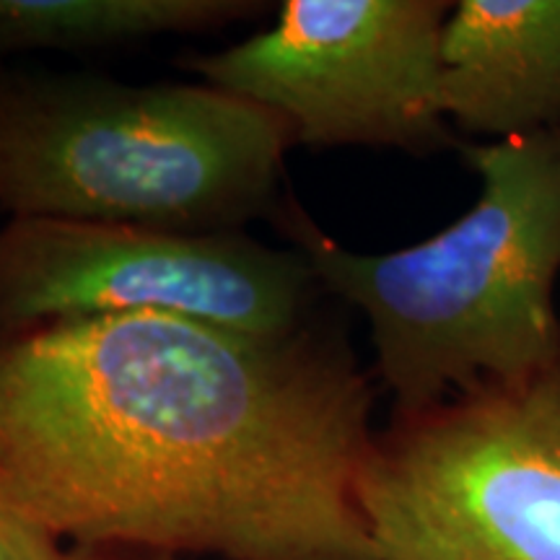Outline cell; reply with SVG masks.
Returning <instances> with one entry per match:
<instances>
[{
  "mask_svg": "<svg viewBox=\"0 0 560 560\" xmlns=\"http://www.w3.org/2000/svg\"><path fill=\"white\" fill-rule=\"evenodd\" d=\"M374 387L338 335L125 314L0 340V493L70 548L371 560Z\"/></svg>",
  "mask_w": 560,
  "mask_h": 560,
  "instance_id": "obj_1",
  "label": "cell"
},
{
  "mask_svg": "<svg viewBox=\"0 0 560 560\" xmlns=\"http://www.w3.org/2000/svg\"><path fill=\"white\" fill-rule=\"evenodd\" d=\"M0 560H70V548L0 493Z\"/></svg>",
  "mask_w": 560,
  "mask_h": 560,
  "instance_id": "obj_9",
  "label": "cell"
},
{
  "mask_svg": "<svg viewBox=\"0 0 560 560\" xmlns=\"http://www.w3.org/2000/svg\"><path fill=\"white\" fill-rule=\"evenodd\" d=\"M480 198L444 231L361 255L291 202L280 213L322 289L369 319L395 410H420L560 355V128L462 145Z\"/></svg>",
  "mask_w": 560,
  "mask_h": 560,
  "instance_id": "obj_2",
  "label": "cell"
},
{
  "mask_svg": "<svg viewBox=\"0 0 560 560\" xmlns=\"http://www.w3.org/2000/svg\"><path fill=\"white\" fill-rule=\"evenodd\" d=\"M289 120L215 86L0 73V213L240 231L276 210Z\"/></svg>",
  "mask_w": 560,
  "mask_h": 560,
  "instance_id": "obj_3",
  "label": "cell"
},
{
  "mask_svg": "<svg viewBox=\"0 0 560 560\" xmlns=\"http://www.w3.org/2000/svg\"><path fill=\"white\" fill-rule=\"evenodd\" d=\"M446 0H289L276 24L182 66L289 120L312 149L457 145L439 107Z\"/></svg>",
  "mask_w": 560,
  "mask_h": 560,
  "instance_id": "obj_6",
  "label": "cell"
},
{
  "mask_svg": "<svg viewBox=\"0 0 560 560\" xmlns=\"http://www.w3.org/2000/svg\"><path fill=\"white\" fill-rule=\"evenodd\" d=\"M260 9L252 0H0V55L202 34Z\"/></svg>",
  "mask_w": 560,
  "mask_h": 560,
  "instance_id": "obj_8",
  "label": "cell"
},
{
  "mask_svg": "<svg viewBox=\"0 0 560 560\" xmlns=\"http://www.w3.org/2000/svg\"><path fill=\"white\" fill-rule=\"evenodd\" d=\"M319 283L299 249L240 231L9 219L0 226V340L125 314H174L255 335L310 325Z\"/></svg>",
  "mask_w": 560,
  "mask_h": 560,
  "instance_id": "obj_5",
  "label": "cell"
},
{
  "mask_svg": "<svg viewBox=\"0 0 560 560\" xmlns=\"http://www.w3.org/2000/svg\"><path fill=\"white\" fill-rule=\"evenodd\" d=\"M359 503L371 560H560V355L392 412Z\"/></svg>",
  "mask_w": 560,
  "mask_h": 560,
  "instance_id": "obj_4",
  "label": "cell"
},
{
  "mask_svg": "<svg viewBox=\"0 0 560 560\" xmlns=\"http://www.w3.org/2000/svg\"><path fill=\"white\" fill-rule=\"evenodd\" d=\"M70 560H179L166 552L125 548H70Z\"/></svg>",
  "mask_w": 560,
  "mask_h": 560,
  "instance_id": "obj_10",
  "label": "cell"
},
{
  "mask_svg": "<svg viewBox=\"0 0 560 560\" xmlns=\"http://www.w3.org/2000/svg\"><path fill=\"white\" fill-rule=\"evenodd\" d=\"M439 107L470 136L560 128V0H459L441 32Z\"/></svg>",
  "mask_w": 560,
  "mask_h": 560,
  "instance_id": "obj_7",
  "label": "cell"
}]
</instances>
